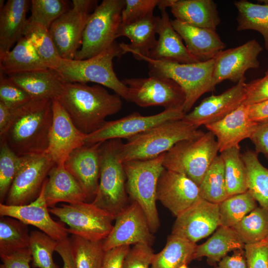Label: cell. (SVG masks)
<instances>
[{"instance_id": "27", "label": "cell", "mask_w": 268, "mask_h": 268, "mask_svg": "<svg viewBox=\"0 0 268 268\" xmlns=\"http://www.w3.org/2000/svg\"><path fill=\"white\" fill-rule=\"evenodd\" d=\"M30 1L8 0L0 12V55L10 51L23 36Z\"/></svg>"}, {"instance_id": "55", "label": "cell", "mask_w": 268, "mask_h": 268, "mask_svg": "<svg viewBox=\"0 0 268 268\" xmlns=\"http://www.w3.org/2000/svg\"><path fill=\"white\" fill-rule=\"evenodd\" d=\"M56 252L63 261V268H76L69 238L58 242Z\"/></svg>"}, {"instance_id": "35", "label": "cell", "mask_w": 268, "mask_h": 268, "mask_svg": "<svg viewBox=\"0 0 268 268\" xmlns=\"http://www.w3.org/2000/svg\"><path fill=\"white\" fill-rule=\"evenodd\" d=\"M30 233L27 225L9 216L0 219V257L29 248Z\"/></svg>"}, {"instance_id": "6", "label": "cell", "mask_w": 268, "mask_h": 268, "mask_svg": "<svg viewBox=\"0 0 268 268\" xmlns=\"http://www.w3.org/2000/svg\"><path fill=\"white\" fill-rule=\"evenodd\" d=\"M136 59L148 64L149 76H162L176 82L186 96L183 110L185 114L191 109L199 98L213 90L214 59L191 64H180L156 61L135 52H131Z\"/></svg>"}, {"instance_id": "16", "label": "cell", "mask_w": 268, "mask_h": 268, "mask_svg": "<svg viewBox=\"0 0 268 268\" xmlns=\"http://www.w3.org/2000/svg\"><path fill=\"white\" fill-rule=\"evenodd\" d=\"M219 226V204L201 198L176 217L171 234L196 243Z\"/></svg>"}, {"instance_id": "8", "label": "cell", "mask_w": 268, "mask_h": 268, "mask_svg": "<svg viewBox=\"0 0 268 268\" xmlns=\"http://www.w3.org/2000/svg\"><path fill=\"white\" fill-rule=\"evenodd\" d=\"M218 152L216 138L208 131L176 143L166 152L163 167L186 175L199 186Z\"/></svg>"}, {"instance_id": "49", "label": "cell", "mask_w": 268, "mask_h": 268, "mask_svg": "<svg viewBox=\"0 0 268 268\" xmlns=\"http://www.w3.org/2000/svg\"><path fill=\"white\" fill-rule=\"evenodd\" d=\"M268 100V72L262 78L246 84L245 98L243 103L251 105Z\"/></svg>"}, {"instance_id": "1", "label": "cell", "mask_w": 268, "mask_h": 268, "mask_svg": "<svg viewBox=\"0 0 268 268\" xmlns=\"http://www.w3.org/2000/svg\"><path fill=\"white\" fill-rule=\"evenodd\" d=\"M57 99L76 127L85 135L98 130L106 118L119 112L123 105L119 95L111 94L103 86L78 82H63Z\"/></svg>"}, {"instance_id": "52", "label": "cell", "mask_w": 268, "mask_h": 268, "mask_svg": "<svg viewBox=\"0 0 268 268\" xmlns=\"http://www.w3.org/2000/svg\"><path fill=\"white\" fill-rule=\"evenodd\" d=\"M2 263L0 268H30L32 257L29 248L22 250L11 255L0 257Z\"/></svg>"}, {"instance_id": "13", "label": "cell", "mask_w": 268, "mask_h": 268, "mask_svg": "<svg viewBox=\"0 0 268 268\" xmlns=\"http://www.w3.org/2000/svg\"><path fill=\"white\" fill-rule=\"evenodd\" d=\"M97 0H73L72 7L51 25L49 32L61 58L74 59L81 47L83 34Z\"/></svg>"}, {"instance_id": "39", "label": "cell", "mask_w": 268, "mask_h": 268, "mask_svg": "<svg viewBox=\"0 0 268 268\" xmlns=\"http://www.w3.org/2000/svg\"><path fill=\"white\" fill-rule=\"evenodd\" d=\"M199 187L201 198L209 202L219 204L229 197L224 164L220 155L213 161Z\"/></svg>"}, {"instance_id": "12", "label": "cell", "mask_w": 268, "mask_h": 268, "mask_svg": "<svg viewBox=\"0 0 268 268\" xmlns=\"http://www.w3.org/2000/svg\"><path fill=\"white\" fill-rule=\"evenodd\" d=\"M20 157L18 170L4 201L7 205H21L34 201L56 165L46 153Z\"/></svg>"}, {"instance_id": "14", "label": "cell", "mask_w": 268, "mask_h": 268, "mask_svg": "<svg viewBox=\"0 0 268 268\" xmlns=\"http://www.w3.org/2000/svg\"><path fill=\"white\" fill-rule=\"evenodd\" d=\"M185 115L181 109H164L150 116L133 112L116 120L106 121L98 130L86 135L85 144H93L113 139H128L160 124L183 119Z\"/></svg>"}, {"instance_id": "3", "label": "cell", "mask_w": 268, "mask_h": 268, "mask_svg": "<svg viewBox=\"0 0 268 268\" xmlns=\"http://www.w3.org/2000/svg\"><path fill=\"white\" fill-rule=\"evenodd\" d=\"M124 54L120 43L115 42L108 48L91 58L77 60L61 59L52 69L63 83H96L112 90L129 101V88L117 77L113 65L115 57Z\"/></svg>"}, {"instance_id": "26", "label": "cell", "mask_w": 268, "mask_h": 268, "mask_svg": "<svg viewBox=\"0 0 268 268\" xmlns=\"http://www.w3.org/2000/svg\"><path fill=\"white\" fill-rule=\"evenodd\" d=\"M49 208L60 202L68 204L86 202V195L64 163L56 164L51 170L43 187Z\"/></svg>"}, {"instance_id": "53", "label": "cell", "mask_w": 268, "mask_h": 268, "mask_svg": "<svg viewBox=\"0 0 268 268\" xmlns=\"http://www.w3.org/2000/svg\"><path fill=\"white\" fill-rule=\"evenodd\" d=\"M130 248V246H123L106 251L102 268H123L125 257Z\"/></svg>"}, {"instance_id": "38", "label": "cell", "mask_w": 268, "mask_h": 268, "mask_svg": "<svg viewBox=\"0 0 268 268\" xmlns=\"http://www.w3.org/2000/svg\"><path fill=\"white\" fill-rule=\"evenodd\" d=\"M224 164L227 191L229 197L248 191L247 173L239 145L220 152Z\"/></svg>"}, {"instance_id": "29", "label": "cell", "mask_w": 268, "mask_h": 268, "mask_svg": "<svg viewBox=\"0 0 268 268\" xmlns=\"http://www.w3.org/2000/svg\"><path fill=\"white\" fill-rule=\"evenodd\" d=\"M7 79L24 90L32 99H57L63 82L51 69L10 74Z\"/></svg>"}, {"instance_id": "9", "label": "cell", "mask_w": 268, "mask_h": 268, "mask_svg": "<svg viewBox=\"0 0 268 268\" xmlns=\"http://www.w3.org/2000/svg\"><path fill=\"white\" fill-rule=\"evenodd\" d=\"M125 5V0H103L96 7L87 21L80 48L74 60L94 57L115 42Z\"/></svg>"}, {"instance_id": "5", "label": "cell", "mask_w": 268, "mask_h": 268, "mask_svg": "<svg viewBox=\"0 0 268 268\" xmlns=\"http://www.w3.org/2000/svg\"><path fill=\"white\" fill-rule=\"evenodd\" d=\"M122 143V139L118 138L101 143L99 183L91 202L115 218L130 203L126 190V173L119 155Z\"/></svg>"}, {"instance_id": "25", "label": "cell", "mask_w": 268, "mask_h": 268, "mask_svg": "<svg viewBox=\"0 0 268 268\" xmlns=\"http://www.w3.org/2000/svg\"><path fill=\"white\" fill-rule=\"evenodd\" d=\"M171 21L188 51L199 62L214 59L226 47L215 30L193 26L176 19Z\"/></svg>"}, {"instance_id": "36", "label": "cell", "mask_w": 268, "mask_h": 268, "mask_svg": "<svg viewBox=\"0 0 268 268\" xmlns=\"http://www.w3.org/2000/svg\"><path fill=\"white\" fill-rule=\"evenodd\" d=\"M234 3L238 10L237 30H253L260 32L268 51V4H256L246 0Z\"/></svg>"}, {"instance_id": "19", "label": "cell", "mask_w": 268, "mask_h": 268, "mask_svg": "<svg viewBox=\"0 0 268 268\" xmlns=\"http://www.w3.org/2000/svg\"><path fill=\"white\" fill-rule=\"evenodd\" d=\"M263 48L256 40L236 48L222 50L214 58L213 81L216 84L224 80L238 82L250 68L259 67L258 57Z\"/></svg>"}, {"instance_id": "18", "label": "cell", "mask_w": 268, "mask_h": 268, "mask_svg": "<svg viewBox=\"0 0 268 268\" xmlns=\"http://www.w3.org/2000/svg\"><path fill=\"white\" fill-rule=\"evenodd\" d=\"M199 186L186 175L164 168L157 184L156 199L176 217L201 199Z\"/></svg>"}, {"instance_id": "45", "label": "cell", "mask_w": 268, "mask_h": 268, "mask_svg": "<svg viewBox=\"0 0 268 268\" xmlns=\"http://www.w3.org/2000/svg\"><path fill=\"white\" fill-rule=\"evenodd\" d=\"M31 15L28 18L49 29L53 23L68 8L63 0H30Z\"/></svg>"}, {"instance_id": "43", "label": "cell", "mask_w": 268, "mask_h": 268, "mask_svg": "<svg viewBox=\"0 0 268 268\" xmlns=\"http://www.w3.org/2000/svg\"><path fill=\"white\" fill-rule=\"evenodd\" d=\"M58 241L46 233L39 231L30 233L29 249L34 268H60L54 262L53 253Z\"/></svg>"}, {"instance_id": "28", "label": "cell", "mask_w": 268, "mask_h": 268, "mask_svg": "<svg viewBox=\"0 0 268 268\" xmlns=\"http://www.w3.org/2000/svg\"><path fill=\"white\" fill-rule=\"evenodd\" d=\"M170 8L175 19L193 26L215 30L220 23L212 0H175Z\"/></svg>"}, {"instance_id": "41", "label": "cell", "mask_w": 268, "mask_h": 268, "mask_svg": "<svg viewBox=\"0 0 268 268\" xmlns=\"http://www.w3.org/2000/svg\"><path fill=\"white\" fill-rule=\"evenodd\" d=\"M256 202L248 191L229 197L219 203L220 226L233 227L257 207Z\"/></svg>"}, {"instance_id": "24", "label": "cell", "mask_w": 268, "mask_h": 268, "mask_svg": "<svg viewBox=\"0 0 268 268\" xmlns=\"http://www.w3.org/2000/svg\"><path fill=\"white\" fill-rule=\"evenodd\" d=\"M160 10L161 16L157 30L159 38L147 57L156 61L180 64L199 62L188 51L182 38L173 28L166 9Z\"/></svg>"}, {"instance_id": "46", "label": "cell", "mask_w": 268, "mask_h": 268, "mask_svg": "<svg viewBox=\"0 0 268 268\" xmlns=\"http://www.w3.org/2000/svg\"><path fill=\"white\" fill-rule=\"evenodd\" d=\"M160 0H125L122 13V24L128 25L153 14Z\"/></svg>"}, {"instance_id": "47", "label": "cell", "mask_w": 268, "mask_h": 268, "mask_svg": "<svg viewBox=\"0 0 268 268\" xmlns=\"http://www.w3.org/2000/svg\"><path fill=\"white\" fill-rule=\"evenodd\" d=\"M32 99L21 88L10 81L0 70V102L8 108L15 109Z\"/></svg>"}, {"instance_id": "59", "label": "cell", "mask_w": 268, "mask_h": 268, "mask_svg": "<svg viewBox=\"0 0 268 268\" xmlns=\"http://www.w3.org/2000/svg\"><path fill=\"white\" fill-rule=\"evenodd\" d=\"M260 242L264 244H268V236L266 239Z\"/></svg>"}, {"instance_id": "15", "label": "cell", "mask_w": 268, "mask_h": 268, "mask_svg": "<svg viewBox=\"0 0 268 268\" xmlns=\"http://www.w3.org/2000/svg\"><path fill=\"white\" fill-rule=\"evenodd\" d=\"M115 220L112 231L103 240L105 251L119 246L138 244L151 246L154 243V236L145 214L135 201H132Z\"/></svg>"}, {"instance_id": "54", "label": "cell", "mask_w": 268, "mask_h": 268, "mask_svg": "<svg viewBox=\"0 0 268 268\" xmlns=\"http://www.w3.org/2000/svg\"><path fill=\"white\" fill-rule=\"evenodd\" d=\"M214 268H248L244 249L236 250L231 256H226Z\"/></svg>"}, {"instance_id": "17", "label": "cell", "mask_w": 268, "mask_h": 268, "mask_svg": "<svg viewBox=\"0 0 268 268\" xmlns=\"http://www.w3.org/2000/svg\"><path fill=\"white\" fill-rule=\"evenodd\" d=\"M53 121L46 153L57 164L65 163L70 153L85 144L86 135L74 125L57 99L52 100Z\"/></svg>"}, {"instance_id": "37", "label": "cell", "mask_w": 268, "mask_h": 268, "mask_svg": "<svg viewBox=\"0 0 268 268\" xmlns=\"http://www.w3.org/2000/svg\"><path fill=\"white\" fill-rule=\"evenodd\" d=\"M23 36L32 44L41 60L49 69H55L61 60L49 30L37 23L27 20Z\"/></svg>"}, {"instance_id": "51", "label": "cell", "mask_w": 268, "mask_h": 268, "mask_svg": "<svg viewBox=\"0 0 268 268\" xmlns=\"http://www.w3.org/2000/svg\"><path fill=\"white\" fill-rule=\"evenodd\" d=\"M250 139L255 145V151L263 154L268 160V119L258 123Z\"/></svg>"}, {"instance_id": "60", "label": "cell", "mask_w": 268, "mask_h": 268, "mask_svg": "<svg viewBox=\"0 0 268 268\" xmlns=\"http://www.w3.org/2000/svg\"><path fill=\"white\" fill-rule=\"evenodd\" d=\"M179 268H188V267L187 266V265L185 264V265H183L181 266Z\"/></svg>"}, {"instance_id": "23", "label": "cell", "mask_w": 268, "mask_h": 268, "mask_svg": "<svg viewBox=\"0 0 268 268\" xmlns=\"http://www.w3.org/2000/svg\"><path fill=\"white\" fill-rule=\"evenodd\" d=\"M249 109L243 103L222 120L205 126L215 137L220 153L252 135L258 123L251 120Z\"/></svg>"}, {"instance_id": "56", "label": "cell", "mask_w": 268, "mask_h": 268, "mask_svg": "<svg viewBox=\"0 0 268 268\" xmlns=\"http://www.w3.org/2000/svg\"><path fill=\"white\" fill-rule=\"evenodd\" d=\"M249 111L253 121L259 123L268 119V100L249 105Z\"/></svg>"}, {"instance_id": "34", "label": "cell", "mask_w": 268, "mask_h": 268, "mask_svg": "<svg viewBox=\"0 0 268 268\" xmlns=\"http://www.w3.org/2000/svg\"><path fill=\"white\" fill-rule=\"evenodd\" d=\"M242 157L247 169L248 191L268 210V169L261 163L255 151L247 150Z\"/></svg>"}, {"instance_id": "21", "label": "cell", "mask_w": 268, "mask_h": 268, "mask_svg": "<svg viewBox=\"0 0 268 268\" xmlns=\"http://www.w3.org/2000/svg\"><path fill=\"white\" fill-rule=\"evenodd\" d=\"M42 188L39 196L27 204L9 205L0 203V215L35 226L58 242L67 239V228L51 218Z\"/></svg>"}, {"instance_id": "30", "label": "cell", "mask_w": 268, "mask_h": 268, "mask_svg": "<svg viewBox=\"0 0 268 268\" xmlns=\"http://www.w3.org/2000/svg\"><path fill=\"white\" fill-rule=\"evenodd\" d=\"M160 19L153 14L134 23L121 24L117 37L125 36L131 41L129 44L120 43L124 54L135 52L147 57L157 42L155 35Z\"/></svg>"}, {"instance_id": "10", "label": "cell", "mask_w": 268, "mask_h": 268, "mask_svg": "<svg viewBox=\"0 0 268 268\" xmlns=\"http://www.w3.org/2000/svg\"><path fill=\"white\" fill-rule=\"evenodd\" d=\"M49 211L68 225L69 233L91 241L105 240L115 220L91 202L63 204L49 208Z\"/></svg>"}, {"instance_id": "11", "label": "cell", "mask_w": 268, "mask_h": 268, "mask_svg": "<svg viewBox=\"0 0 268 268\" xmlns=\"http://www.w3.org/2000/svg\"><path fill=\"white\" fill-rule=\"evenodd\" d=\"M129 88V102L141 107L161 106L164 109H181L186 96L174 80L165 77L127 78L122 80Z\"/></svg>"}, {"instance_id": "40", "label": "cell", "mask_w": 268, "mask_h": 268, "mask_svg": "<svg viewBox=\"0 0 268 268\" xmlns=\"http://www.w3.org/2000/svg\"><path fill=\"white\" fill-rule=\"evenodd\" d=\"M232 228L245 245L261 242L268 236V210L257 206Z\"/></svg>"}, {"instance_id": "7", "label": "cell", "mask_w": 268, "mask_h": 268, "mask_svg": "<svg viewBox=\"0 0 268 268\" xmlns=\"http://www.w3.org/2000/svg\"><path fill=\"white\" fill-rule=\"evenodd\" d=\"M165 153L151 159L123 162L129 199L141 207L153 233L160 226L156 203V187L159 177L164 169L163 161Z\"/></svg>"}, {"instance_id": "57", "label": "cell", "mask_w": 268, "mask_h": 268, "mask_svg": "<svg viewBox=\"0 0 268 268\" xmlns=\"http://www.w3.org/2000/svg\"><path fill=\"white\" fill-rule=\"evenodd\" d=\"M13 110L0 102V136L5 133L11 123Z\"/></svg>"}, {"instance_id": "44", "label": "cell", "mask_w": 268, "mask_h": 268, "mask_svg": "<svg viewBox=\"0 0 268 268\" xmlns=\"http://www.w3.org/2000/svg\"><path fill=\"white\" fill-rule=\"evenodd\" d=\"M0 201L3 203L18 170L21 157L0 141Z\"/></svg>"}, {"instance_id": "50", "label": "cell", "mask_w": 268, "mask_h": 268, "mask_svg": "<svg viewBox=\"0 0 268 268\" xmlns=\"http://www.w3.org/2000/svg\"><path fill=\"white\" fill-rule=\"evenodd\" d=\"M248 268H268V244L245 245Z\"/></svg>"}, {"instance_id": "33", "label": "cell", "mask_w": 268, "mask_h": 268, "mask_svg": "<svg viewBox=\"0 0 268 268\" xmlns=\"http://www.w3.org/2000/svg\"><path fill=\"white\" fill-rule=\"evenodd\" d=\"M196 243L171 234L164 248L154 254L151 268H179L194 260Z\"/></svg>"}, {"instance_id": "32", "label": "cell", "mask_w": 268, "mask_h": 268, "mask_svg": "<svg viewBox=\"0 0 268 268\" xmlns=\"http://www.w3.org/2000/svg\"><path fill=\"white\" fill-rule=\"evenodd\" d=\"M245 245L232 228L219 226L205 243L197 246L194 260L205 257L208 264L213 266L229 252L244 249Z\"/></svg>"}, {"instance_id": "4", "label": "cell", "mask_w": 268, "mask_h": 268, "mask_svg": "<svg viewBox=\"0 0 268 268\" xmlns=\"http://www.w3.org/2000/svg\"><path fill=\"white\" fill-rule=\"evenodd\" d=\"M204 132L183 119L167 121L127 139L119 150L122 162L147 160L167 152L180 141L197 137Z\"/></svg>"}, {"instance_id": "58", "label": "cell", "mask_w": 268, "mask_h": 268, "mask_svg": "<svg viewBox=\"0 0 268 268\" xmlns=\"http://www.w3.org/2000/svg\"><path fill=\"white\" fill-rule=\"evenodd\" d=\"M175 0H160L159 3L158 4V7L159 9H165L167 7L172 6Z\"/></svg>"}, {"instance_id": "2", "label": "cell", "mask_w": 268, "mask_h": 268, "mask_svg": "<svg viewBox=\"0 0 268 268\" xmlns=\"http://www.w3.org/2000/svg\"><path fill=\"white\" fill-rule=\"evenodd\" d=\"M52 121V100L32 99L13 109L11 123L0 141L19 156L45 153Z\"/></svg>"}, {"instance_id": "22", "label": "cell", "mask_w": 268, "mask_h": 268, "mask_svg": "<svg viewBox=\"0 0 268 268\" xmlns=\"http://www.w3.org/2000/svg\"><path fill=\"white\" fill-rule=\"evenodd\" d=\"M102 142L84 144L74 149L64 163L86 196L94 198L100 176V146Z\"/></svg>"}, {"instance_id": "42", "label": "cell", "mask_w": 268, "mask_h": 268, "mask_svg": "<svg viewBox=\"0 0 268 268\" xmlns=\"http://www.w3.org/2000/svg\"><path fill=\"white\" fill-rule=\"evenodd\" d=\"M76 268H102L103 240L91 241L72 235L69 239Z\"/></svg>"}, {"instance_id": "20", "label": "cell", "mask_w": 268, "mask_h": 268, "mask_svg": "<svg viewBox=\"0 0 268 268\" xmlns=\"http://www.w3.org/2000/svg\"><path fill=\"white\" fill-rule=\"evenodd\" d=\"M245 80V77L220 94L212 95L204 98L193 110L186 114L183 120L199 128L222 120L244 102Z\"/></svg>"}, {"instance_id": "31", "label": "cell", "mask_w": 268, "mask_h": 268, "mask_svg": "<svg viewBox=\"0 0 268 268\" xmlns=\"http://www.w3.org/2000/svg\"><path fill=\"white\" fill-rule=\"evenodd\" d=\"M48 68L24 36L17 42L12 50L0 55V70L5 75Z\"/></svg>"}, {"instance_id": "48", "label": "cell", "mask_w": 268, "mask_h": 268, "mask_svg": "<svg viewBox=\"0 0 268 268\" xmlns=\"http://www.w3.org/2000/svg\"><path fill=\"white\" fill-rule=\"evenodd\" d=\"M154 254L153 249L149 245H134L125 257L123 268H151Z\"/></svg>"}]
</instances>
